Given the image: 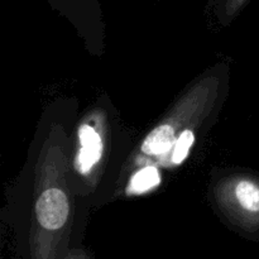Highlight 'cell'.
<instances>
[{
    "mask_svg": "<svg viewBox=\"0 0 259 259\" xmlns=\"http://www.w3.org/2000/svg\"><path fill=\"white\" fill-rule=\"evenodd\" d=\"M68 200L58 189L46 190L39 196L35 206L38 223L47 230H58L68 218Z\"/></svg>",
    "mask_w": 259,
    "mask_h": 259,
    "instance_id": "cell-1",
    "label": "cell"
},
{
    "mask_svg": "<svg viewBox=\"0 0 259 259\" xmlns=\"http://www.w3.org/2000/svg\"><path fill=\"white\" fill-rule=\"evenodd\" d=\"M194 143V133L191 131H185L177 139L176 144H175V151L172 154V161L175 163H181L185 158L187 157L189 149L191 144Z\"/></svg>",
    "mask_w": 259,
    "mask_h": 259,
    "instance_id": "cell-6",
    "label": "cell"
},
{
    "mask_svg": "<svg viewBox=\"0 0 259 259\" xmlns=\"http://www.w3.org/2000/svg\"><path fill=\"white\" fill-rule=\"evenodd\" d=\"M159 184V175L154 167H146L133 176L131 181V191L136 194L148 191Z\"/></svg>",
    "mask_w": 259,
    "mask_h": 259,
    "instance_id": "cell-5",
    "label": "cell"
},
{
    "mask_svg": "<svg viewBox=\"0 0 259 259\" xmlns=\"http://www.w3.org/2000/svg\"><path fill=\"white\" fill-rule=\"evenodd\" d=\"M238 201L250 212H259V187L250 181H240L235 189Z\"/></svg>",
    "mask_w": 259,
    "mask_h": 259,
    "instance_id": "cell-4",
    "label": "cell"
},
{
    "mask_svg": "<svg viewBox=\"0 0 259 259\" xmlns=\"http://www.w3.org/2000/svg\"><path fill=\"white\" fill-rule=\"evenodd\" d=\"M81 151L77 157L78 171L88 172L101 156V139L99 134L91 126L82 125L80 129Z\"/></svg>",
    "mask_w": 259,
    "mask_h": 259,
    "instance_id": "cell-2",
    "label": "cell"
},
{
    "mask_svg": "<svg viewBox=\"0 0 259 259\" xmlns=\"http://www.w3.org/2000/svg\"><path fill=\"white\" fill-rule=\"evenodd\" d=\"M175 142V131L171 125H161L149 133L142 146L147 154H162L168 151Z\"/></svg>",
    "mask_w": 259,
    "mask_h": 259,
    "instance_id": "cell-3",
    "label": "cell"
}]
</instances>
